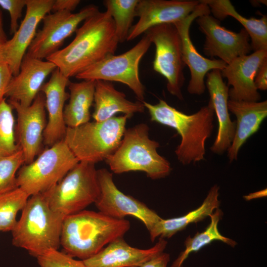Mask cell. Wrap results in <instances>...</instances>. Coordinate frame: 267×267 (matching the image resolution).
Returning <instances> with one entry per match:
<instances>
[{"instance_id":"6da1fadb","label":"cell","mask_w":267,"mask_h":267,"mask_svg":"<svg viewBox=\"0 0 267 267\" xmlns=\"http://www.w3.org/2000/svg\"><path fill=\"white\" fill-rule=\"evenodd\" d=\"M84 21L72 42L46 59L68 78L114 54L119 44L114 21L106 11H99Z\"/></svg>"},{"instance_id":"7a4b0ae2","label":"cell","mask_w":267,"mask_h":267,"mask_svg":"<svg viewBox=\"0 0 267 267\" xmlns=\"http://www.w3.org/2000/svg\"><path fill=\"white\" fill-rule=\"evenodd\" d=\"M130 226V222L125 219L84 210L64 217L60 246L71 257L85 260L114 240L123 237Z\"/></svg>"},{"instance_id":"3957f363","label":"cell","mask_w":267,"mask_h":267,"mask_svg":"<svg viewBox=\"0 0 267 267\" xmlns=\"http://www.w3.org/2000/svg\"><path fill=\"white\" fill-rule=\"evenodd\" d=\"M150 120L177 131L181 137L175 150L178 161L184 165L204 159L205 143L213 129L214 110L210 101L197 112L187 115L160 100L156 104L142 101Z\"/></svg>"},{"instance_id":"277c9868","label":"cell","mask_w":267,"mask_h":267,"mask_svg":"<svg viewBox=\"0 0 267 267\" xmlns=\"http://www.w3.org/2000/svg\"><path fill=\"white\" fill-rule=\"evenodd\" d=\"M12 230V244L36 258L58 250L64 217L49 206L44 192L30 196Z\"/></svg>"},{"instance_id":"5b68a950","label":"cell","mask_w":267,"mask_h":267,"mask_svg":"<svg viewBox=\"0 0 267 267\" xmlns=\"http://www.w3.org/2000/svg\"><path fill=\"white\" fill-rule=\"evenodd\" d=\"M149 130L143 123L126 129L118 148L105 160L113 173L140 171L152 179L170 174V163L158 153L159 143L149 137Z\"/></svg>"},{"instance_id":"8992f818","label":"cell","mask_w":267,"mask_h":267,"mask_svg":"<svg viewBox=\"0 0 267 267\" xmlns=\"http://www.w3.org/2000/svg\"><path fill=\"white\" fill-rule=\"evenodd\" d=\"M130 118L124 115L67 127L64 140L79 162L95 164L105 160L118 148Z\"/></svg>"},{"instance_id":"52a82bcc","label":"cell","mask_w":267,"mask_h":267,"mask_svg":"<svg viewBox=\"0 0 267 267\" xmlns=\"http://www.w3.org/2000/svg\"><path fill=\"white\" fill-rule=\"evenodd\" d=\"M97 171L95 164L79 162L44 192L50 207L65 217L95 203L100 194Z\"/></svg>"},{"instance_id":"ba28073f","label":"cell","mask_w":267,"mask_h":267,"mask_svg":"<svg viewBox=\"0 0 267 267\" xmlns=\"http://www.w3.org/2000/svg\"><path fill=\"white\" fill-rule=\"evenodd\" d=\"M64 139L45 149L37 158L24 164L16 175V183L30 196L55 185L78 163Z\"/></svg>"},{"instance_id":"9c48e42d","label":"cell","mask_w":267,"mask_h":267,"mask_svg":"<svg viewBox=\"0 0 267 267\" xmlns=\"http://www.w3.org/2000/svg\"><path fill=\"white\" fill-rule=\"evenodd\" d=\"M151 42L145 35L133 47L119 55H110L91 65L75 78L82 80L116 82L127 85L140 101H144V88L139 76V64Z\"/></svg>"},{"instance_id":"30bf717a","label":"cell","mask_w":267,"mask_h":267,"mask_svg":"<svg viewBox=\"0 0 267 267\" xmlns=\"http://www.w3.org/2000/svg\"><path fill=\"white\" fill-rule=\"evenodd\" d=\"M145 33L155 46L154 70L166 79L169 93L182 100L181 89L185 81L183 69L185 65L177 29L174 24H164L153 27Z\"/></svg>"},{"instance_id":"8fae6325","label":"cell","mask_w":267,"mask_h":267,"mask_svg":"<svg viewBox=\"0 0 267 267\" xmlns=\"http://www.w3.org/2000/svg\"><path fill=\"white\" fill-rule=\"evenodd\" d=\"M99 11L96 5L90 4L75 13L60 11L46 14L42 20V29L36 33L26 54L39 59H46L59 50L81 22Z\"/></svg>"},{"instance_id":"7c38bea8","label":"cell","mask_w":267,"mask_h":267,"mask_svg":"<svg viewBox=\"0 0 267 267\" xmlns=\"http://www.w3.org/2000/svg\"><path fill=\"white\" fill-rule=\"evenodd\" d=\"M97 174L100 194L94 204L99 212L117 219L134 216L150 231L162 218L142 202L121 191L114 182L112 173L108 170L99 169Z\"/></svg>"},{"instance_id":"4fadbf2b","label":"cell","mask_w":267,"mask_h":267,"mask_svg":"<svg viewBox=\"0 0 267 267\" xmlns=\"http://www.w3.org/2000/svg\"><path fill=\"white\" fill-rule=\"evenodd\" d=\"M200 1L195 10L187 17L174 24L181 39L183 61L190 72L187 90L189 93L196 95L204 92L206 88L204 78L208 73L216 69L222 71L226 65L221 59H211L201 55L191 40L189 29L192 22L199 16L211 12L208 5L202 0Z\"/></svg>"},{"instance_id":"5bb4252c","label":"cell","mask_w":267,"mask_h":267,"mask_svg":"<svg viewBox=\"0 0 267 267\" xmlns=\"http://www.w3.org/2000/svg\"><path fill=\"white\" fill-rule=\"evenodd\" d=\"M196 21L205 36L203 51L207 56L218 57L227 64L252 50L249 36L244 28L238 33L230 31L210 14L199 16Z\"/></svg>"},{"instance_id":"9a60e30c","label":"cell","mask_w":267,"mask_h":267,"mask_svg":"<svg viewBox=\"0 0 267 267\" xmlns=\"http://www.w3.org/2000/svg\"><path fill=\"white\" fill-rule=\"evenodd\" d=\"M8 102L17 113L15 127L16 143L23 153L24 164H28L35 160L41 150L46 125L44 95L40 92L27 107L15 101L8 100Z\"/></svg>"},{"instance_id":"2e32d148","label":"cell","mask_w":267,"mask_h":267,"mask_svg":"<svg viewBox=\"0 0 267 267\" xmlns=\"http://www.w3.org/2000/svg\"><path fill=\"white\" fill-rule=\"evenodd\" d=\"M200 3L195 0H139L136 7L139 19L131 27L127 41L135 39L155 26L174 24L184 19Z\"/></svg>"},{"instance_id":"e0dca14e","label":"cell","mask_w":267,"mask_h":267,"mask_svg":"<svg viewBox=\"0 0 267 267\" xmlns=\"http://www.w3.org/2000/svg\"><path fill=\"white\" fill-rule=\"evenodd\" d=\"M54 0H27L25 17L13 37L3 44L4 62L13 76L17 75L20 65L36 34L37 27L51 10Z\"/></svg>"},{"instance_id":"ac0fdd59","label":"cell","mask_w":267,"mask_h":267,"mask_svg":"<svg viewBox=\"0 0 267 267\" xmlns=\"http://www.w3.org/2000/svg\"><path fill=\"white\" fill-rule=\"evenodd\" d=\"M267 58V50L254 51L250 54L238 57L221 71L222 77L227 80L229 99L236 101H259L261 95L255 83L257 70Z\"/></svg>"},{"instance_id":"d6986e66","label":"cell","mask_w":267,"mask_h":267,"mask_svg":"<svg viewBox=\"0 0 267 267\" xmlns=\"http://www.w3.org/2000/svg\"><path fill=\"white\" fill-rule=\"evenodd\" d=\"M69 78L63 75L58 69L51 74L49 80L42 86L40 92L45 97V108L48 113V121L44 132L43 141L49 146L64 139L67 127L63 112L65 101L69 97L66 88Z\"/></svg>"},{"instance_id":"ffe728a7","label":"cell","mask_w":267,"mask_h":267,"mask_svg":"<svg viewBox=\"0 0 267 267\" xmlns=\"http://www.w3.org/2000/svg\"><path fill=\"white\" fill-rule=\"evenodd\" d=\"M56 68L50 61L25 54L19 73L12 77L7 86L5 97L17 101L23 106H30L40 92L46 77Z\"/></svg>"},{"instance_id":"44dd1931","label":"cell","mask_w":267,"mask_h":267,"mask_svg":"<svg viewBox=\"0 0 267 267\" xmlns=\"http://www.w3.org/2000/svg\"><path fill=\"white\" fill-rule=\"evenodd\" d=\"M167 242L159 238L151 248L141 249L131 246L123 237L109 243L98 253L83 260L87 267H140L154 256L163 252Z\"/></svg>"},{"instance_id":"7402d4cb","label":"cell","mask_w":267,"mask_h":267,"mask_svg":"<svg viewBox=\"0 0 267 267\" xmlns=\"http://www.w3.org/2000/svg\"><path fill=\"white\" fill-rule=\"evenodd\" d=\"M206 77L209 101L213 105L219 125L216 139L210 149L215 154H222L230 146L236 129V122L230 119L227 106L229 88L223 82L219 70L211 71Z\"/></svg>"},{"instance_id":"603a6c76","label":"cell","mask_w":267,"mask_h":267,"mask_svg":"<svg viewBox=\"0 0 267 267\" xmlns=\"http://www.w3.org/2000/svg\"><path fill=\"white\" fill-rule=\"evenodd\" d=\"M229 112L236 117L233 140L228 149L227 156L231 162L237 159L239 149L246 140L259 129L267 116V101H247L228 99Z\"/></svg>"},{"instance_id":"cb8c5ba5","label":"cell","mask_w":267,"mask_h":267,"mask_svg":"<svg viewBox=\"0 0 267 267\" xmlns=\"http://www.w3.org/2000/svg\"><path fill=\"white\" fill-rule=\"evenodd\" d=\"M93 101L94 110L92 117L96 122L107 120L118 113L131 117L134 113L143 112L145 109L142 101L129 100L112 83L102 80H95Z\"/></svg>"},{"instance_id":"d4e9b609","label":"cell","mask_w":267,"mask_h":267,"mask_svg":"<svg viewBox=\"0 0 267 267\" xmlns=\"http://www.w3.org/2000/svg\"><path fill=\"white\" fill-rule=\"evenodd\" d=\"M219 191V187L217 185L213 186L202 204L197 209L184 216L168 219L161 218L149 232L151 241L153 242L158 237L171 238L189 224L200 222L210 217L220 206Z\"/></svg>"},{"instance_id":"484cf974","label":"cell","mask_w":267,"mask_h":267,"mask_svg":"<svg viewBox=\"0 0 267 267\" xmlns=\"http://www.w3.org/2000/svg\"><path fill=\"white\" fill-rule=\"evenodd\" d=\"M210 8L214 17L219 20L228 16L238 21L248 34L254 51L267 50V17L263 15L260 18H246L239 14L228 0H202Z\"/></svg>"},{"instance_id":"4316f807","label":"cell","mask_w":267,"mask_h":267,"mask_svg":"<svg viewBox=\"0 0 267 267\" xmlns=\"http://www.w3.org/2000/svg\"><path fill=\"white\" fill-rule=\"evenodd\" d=\"M95 84V80L69 82V100L65 106L63 112L64 122L67 128L77 127L89 122Z\"/></svg>"},{"instance_id":"83f0119b","label":"cell","mask_w":267,"mask_h":267,"mask_svg":"<svg viewBox=\"0 0 267 267\" xmlns=\"http://www.w3.org/2000/svg\"><path fill=\"white\" fill-rule=\"evenodd\" d=\"M222 215V211L219 208L216 209L210 216L211 222L204 231L197 232L193 237H187L184 242L185 249L180 253L171 267H181L190 253L199 251L214 240L221 241L233 247L237 244L235 241L222 235L219 231L218 223Z\"/></svg>"},{"instance_id":"f1b7e54d","label":"cell","mask_w":267,"mask_h":267,"mask_svg":"<svg viewBox=\"0 0 267 267\" xmlns=\"http://www.w3.org/2000/svg\"><path fill=\"white\" fill-rule=\"evenodd\" d=\"M139 0H106L103 3L113 19L119 43L127 41L129 31L136 17Z\"/></svg>"},{"instance_id":"f546056e","label":"cell","mask_w":267,"mask_h":267,"mask_svg":"<svg viewBox=\"0 0 267 267\" xmlns=\"http://www.w3.org/2000/svg\"><path fill=\"white\" fill-rule=\"evenodd\" d=\"M30 196L20 187L0 193V231H12Z\"/></svg>"},{"instance_id":"4dcf8cb0","label":"cell","mask_w":267,"mask_h":267,"mask_svg":"<svg viewBox=\"0 0 267 267\" xmlns=\"http://www.w3.org/2000/svg\"><path fill=\"white\" fill-rule=\"evenodd\" d=\"M12 109L5 98L0 103V156L10 155L20 149L15 138Z\"/></svg>"},{"instance_id":"1f68e13d","label":"cell","mask_w":267,"mask_h":267,"mask_svg":"<svg viewBox=\"0 0 267 267\" xmlns=\"http://www.w3.org/2000/svg\"><path fill=\"white\" fill-rule=\"evenodd\" d=\"M24 164L25 159L21 149L10 155L0 156V193L18 187L16 175Z\"/></svg>"},{"instance_id":"d6a6232c","label":"cell","mask_w":267,"mask_h":267,"mask_svg":"<svg viewBox=\"0 0 267 267\" xmlns=\"http://www.w3.org/2000/svg\"><path fill=\"white\" fill-rule=\"evenodd\" d=\"M37 259L40 267H87L83 260H75L58 250H49Z\"/></svg>"},{"instance_id":"836d02e7","label":"cell","mask_w":267,"mask_h":267,"mask_svg":"<svg viewBox=\"0 0 267 267\" xmlns=\"http://www.w3.org/2000/svg\"><path fill=\"white\" fill-rule=\"evenodd\" d=\"M27 0H0V7L7 10L10 15V33L14 34L18 28V22Z\"/></svg>"},{"instance_id":"e575fe53","label":"cell","mask_w":267,"mask_h":267,"mask_svg":"<svg viewBox=\"0 0 267 267\" xmlns=\"http://www.w3.org/2000/svg\"><path fill=\"white\" fill-rule=\"evenodd\" d=\"M12 77L8 65L5 63L0 64V103L5 98L6 89Z\"/></svg>"},{"instance_id":"d590c367","label":"cell","mask_w":267,"mask_h":267,"mask_svg":"<svg viewBox=\"0 0 267 267\" xmlns=\"http://www.w3.org/2000/svg\"><path fill=\"white\" fill-rule=\"evenodd\" d=\"M254 83L257 89H267V58L259 67L255 77Z\"/></svg>"},{"instance_id":"8d00e7d4","label":"cell","mask_w":267,"mask_h":267,"mask_svg":"<svg viewBox=\"0 0 267 267\" xmlns=\"http://www.w3.org/2000/svg\"><path fill=\"white\" fill-rule=\"evenodd\" d=\"M80 2L79 0H54L51 11L53 12L60 11L72 12Z\"/></svg>"},{"instance_id":"74e56055","label":"cell","mask_w":267,"mask_h":267,"mask_svg":"<svg viewBox=\"0 0 267 267\" xmlns=\"http://www.w3.org/2000/svg\"><path fill=\"white\" fill-rule=\"evenodd\" d=\"M170 260L169 254L162 252L146 261L140 267H167Z\"/></svg>"},{"instance_id":"f35d334b","label":"cell","mask_w":267,"mask_h":267,"mask_svg":"<svg viewBox=\"0 0 267 267\" xmlns=\"http://www.w3.org/2000/svg\"><path fill=\"white\" fill-rule=\"evenodd\" d=\"M7 40L6 36L3 27L2 11L0 7V42L4 43Z\"/></svg>"},{"instance_id":"ab89813d","label":"cell","mask_w":267,"mask_h":267,"mask_svg":"<svg viewBox=\"0 0 267 267\" xmlns=\"http://www.w3.org/2000/svg\"><path fill=\"white\" fill-rule=\"evenodd\" d=\"M265 193L267 194V190L264 189L262 191H260L254 193H251L250 195L249 194L247 196H245V198L248 200L251 199L255 198H259L260 197H263L265 196Z\"/></svg>"},{"instance_id":"60d3db41","label":"cell","mask_w":267,"mask_h":267,"mask_svg":"<svg viewBox=\"0 0 267 267\" xmlns=\"http://www.w3.org/2000/svg\"><path fill=\"white\" fill-rule=\"evenodd\" d=\"M4 43L0 42V64L5 63L3 55V44Z\"/></svg>"}]
</instances>
